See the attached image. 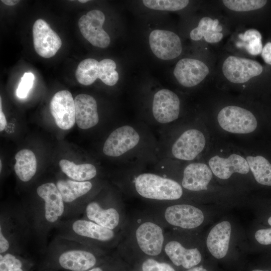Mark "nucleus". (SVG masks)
<instances>
[{
	"label": "nucleus",
	"instance_id": "obj_21",
	"mask_svg": "<svg viewBox=\"0 0 271 271\" xmlns=\"http://www.w3.org/2000/svg\"><path fill=\"white\" fill-rule=\"evenodd\" d=\"M209 72L208 67L202 61L192 58H183L177 62L173 73L181 85L191 87L202 82Z\"/></svg>",
	"mask_w": 271,
	"mask_h": 271
},
{
	"label": "nucleus",
	"instance_id": "obj_46",
	"mask_svg": "<svg viewBox=\"0 0 271 271\" xmlns=\"http://www.w3.org/2000/svg\"><path fill=\"white\" fill-rule=\"evenodd\" d=\"M2 161L1 160L0 161V169H1V172L2 171Z\"/></svg>",
	"mask_w": 271,
	"mask_h": 271
},
{
	"label": "nucleus",
	"instance_id": "obj_6",
	"mask_svg": "<svg viewBox=\"0 0 271 271\" xmlns=\"http://www.w3.org/2000/svg\"><path fill=\"white\" fill-rule=\"evenodd\" d=\"M146 212L164 228L169 227L192 229L204 221L203 212L188 204L164 205L163 203L148 207Z\"/></svg>",
	"mask_w": 271,
	"mask_h": 271
},
{
	"label": "nucleus",
	"instance_id": "obj_8",
	"mask_svg": "<svg viewBox=\"0 0 271 271\" xmlns=\"http://www.w3.org/2000/svg\"><path fill=\"white\" fill-rule=\"evenodd\" d=\"M136 192L143 198L168 201L179 199L183 195L182 186L176 181L158 175L144 173L133 181Z\"/></svg>",
	"mask_w": 271,
	"mask_h": 271
},
{
	"label": "nucleus",
	"instance_id": "obj_41",
	"mask_svg": "<svg viewBox=\"0 0 271 271\" xmlns=\"http://www.w3.org/2000/svg\"><path fill=\"white\" fill-rule=\"evenodd\" d=\"M186 271H209L202 266H195L192 268L188 269Z\"/></svg>",
	"mask_w": 271,
	"mask_h": 271
},
{
	"label": "nucleus",
	"instance_id": "obj_19",
	"mask_svg": "<svg viewBox=\"0 0 271 271\" xmlns=\"http://www.w3.org/2000/svg\"><path fill=\"white\" fill-rule=\"evenodd\" d=\"M180 106V99L176 93L167 89H161L154 96L153 116L161 123L172 122L178 118Z\"/></svg>",
	"mask_w": 271,
	"mask_h": 271
},
{
	"label": "nucleus",
	"instance_id": "obj_25",
	"mask_svg": "<svg viewBox=\"0 0 271 271\" xmlns=\"http://www.w3.org/2000/svg\"><path fill=\"white\" fill-rule=\"evenodd\" d=\"M231 230L229 222L223 221L216 224L209 232L206 245L214 257L220 259L226 255L229 248Z\"/></svg>",
	"mask_w": 271,
	"mask_h": 271
},
{
	"label": "nucleus",
	"instance_id": "obj_40",
	"mask_svg": "<svg viewBox=\"0 0 271 271\" xmlns=\"http://www.w3.org/2000/svg\"><path fill=\"white\" fill-rule=\"evenodd\" d=\"M1 1L5 5L10 6H14L20 2L18 0H2Z\"/></svg>",
	"mask_w": 271,
	"mask_h": 271
},
{
	"label": "nucleus",
	"instance_id": "obj_33",
	"mask_svg": "<svg viewBox=\"0 0 271 271\" xmlns=\"http://www.w3.org/2000/svg\"><path fill=\"white\" fill-rule=\"evenodd\" d=\"M224 6L228 9L236 12H246L259 9L267 3L264 0H224Z\"/></svg>",
	"mask_w": 271,
	"mask_h": 271
},
{
	"label": "nucleus",
	"instance_id": "obj_12",
	"mask_svg": "<svg viewBox=\"0 0 271 271\" xmlns=\"http://www.w3.org/2000/svg\"><path fill=\"white\" fill-rule=\"evenodd\" d=\"M105 19L102 12L93 10L81 17L78 27L82 36L93 46L105 48L110 44V38L102 28Z\"/></svg>",
	"mask_w": 271,
	"mask_h": 271
},
{
	"label": "nucleus",
	"instance_id": "obj_3",
	"mask_svg": "<svg viewBox=\"0 0 271 271\" xmlns=\"http://www.w3.org/2000/svg\"><path fill=\"white\" fill-rule=\"evenodd\" d=\"M165 228L146 211L127 217L116 248L117 253L147 258L160 257L163 253Z\"/></svg>",
	"mask_w": 271,
	"mask_h": 271
},
{
	"label": "nucleus",
	"instance_id": "obj_29",
	"mask_svg": "<svg viewBox=\"0 0 271 271\" xmlns=\"http://www.w3.org/2000/svg\"><path fill=\"white\" fill-rule=\"evenodd\" d=\"M35 265L34 261L26 255L0 253V271H32Z\"/></svg>",
	"mask_w": 271,
	"mask_h": 271
},
{
	"label": "nucleus",
	"instance_id": "obj_34",
	"mask_svg": "<svg viewBox=\"0 0 271 271\" xmlns=\"http://www.w3.org/2000/svg\"><path fill=\"white\" fill-rule=\"evenodd\" d=\"M141 269L142 271H176L169 263L151 257L143 259Z\"/></svg>",
	"mask_w": 271,
	"mask_h": 271
},
{
	"label": "nucleus",
	"instance_id": "obj_1",
	"mask_svg": "<svg viewBox=\"0 0 271 271\" xmlns=\"http://www.w3.org/2000/svg\"><path fill=\"white\" fill-rule=\"evenodd\" d=\"M34 197L23 206L30 226L32 237L42 254L46 249L49 233L64 219L65 207L56 183L38 185Z\"/></svg>",
	"mask_w": 271,
	"mask_h": 271
},
{
	"label": "nucleus",
	"instance_id": "obj_18",
	"mask_svg": "<svg viewBox=\"0 0 271 271\" xmlns=\"http://www.w3.org/2000/svg\"><path fill=\"white\" fill-rule=\"evenodd\" d=\"M163 253L173 264L187 269L198 265L202 259L201 254L197 248L186 247L179 240L171 238L166 232Z\"/></svg>",
	"mask_w": 271,
	"mask_h": 271
},
{
	"label": "nucleus",
	"instance_id": "obj_7",
	"mask_svg": "<svg viewBox=\"0 0 271 271\" xmlns=\"http://www.w3.org/2000/svg\"><path fill=\"white\" fill-rule=\"evenodd\" d=\"M82 216L83 218L116 231H122L127 218L123 203L108 196L93 198Z\"/></svg>",
	"mask_w": 271,
	"mask_h": 271
},
{
	"label": "nucleus",
	"instance_id": "obj_27",
	"mask_svg": "<svg viewBox=\"0 0 271 271\" xmlns=\"http://www.w3.org/2000/svg\"><path fill=\"white\" fill-rule=\"evenodd\" d=\"M15 159L14 170L19 179L23 183L30 182L37 172V163L34 153L30 150L23 149L16 154Z\"/></svg>",
	"mask_w": 271,
	"mask_h": 271
},
{
	"label": "nucleus",
	"instance_id": "obj_36",
	"mask_svg": "<svg viewBox=\"0 0 271 271\" xmlns=\"http://www.w3.org/2000/svg\"><path fill=\"white\" fill-rule=\"evenodd\" d=\"M255 238L262 245L271 244V228L260 229L256 231Z\"/></svg>",
	"mask_w": 271,
	"mask_h": 271
},
{
	"label": "nucleus",
	"instance_id": "obj_30",
	"mask_svg": "<svg viewBox=\"0 0 271 271\" xmlns=\"http://www.w3.org/2000/svg\"><path fill=\"white\" fill-rule=\"evenodd\" d=\"M246 160L256 181L271 186V164L262 156H248Z\"/></svg>",
	"mask_w": 271,
	"mask_h": 271
},
{
	"label": "nucleus",
	"instance_id": "obj_32",
	"mask_svg": "<svg viewBox=\"0 0 271 271\" xmlns=\"http://www.w3.org/2000/svg\"><path fill=\"white\" fill-rule=\"evenodd\" d=\"M187 0H144L147 8L160 11H176L185 8L189 4Z\"/></svg>",
	"mask_w": 271,
	"mask_h": 271
},
{
	"label": "nucleus",
	"instance_id": "obj_22",
	"mask_svg": "<svg viewBox=\"0 0 271 271\" xmlns=\"http://www.w3.org/2000/svg\"><path fill=\"white\" fill-rule=\"evenodd\" d=\"M208 164L212 173L223 180L229 178L234 173L246 174L250 170L246 160L236 154L227 158L215 156L209 160Z\"/></svg>",
	"mask_w": 271,
	"mask_h": 271
},
{
	"label": "nucleus",
	"instance_id": "obj_37",
	"mask_svg": "<svg viewBox=\"0 0 271 271\" xmlns=\"http://www.w3.org/2000/svg\"><path fill=\"white\" fill-rule=\"evenodd\" d=\"M112 257V256L110 255L103 262L87 271H110Z\"/></svg>",
	"mask_w": 271,
	"mask_h": 271
},
{
	"label": "nucleus",
	"instance_id": "obj_9",
	"mask_svg": "<svg viewBox=\"0 0 271 271\" xmlns=\"http://www.w3.org/2000/svg\"><path fill=\"white\" fill-rule=\"evenodd\" d=\"M56 185L63 199L65 214L63 219L79 218L88 203L93 184L90 181L79 182L69 178L58 179Z\"/></svg>",
	"mask_w": 271,
	"mask_h": 271
},
{
	"label": "nucleus",
	"instance_id": "obj_38",
	"mask_svg": "<svg viewBox=\"0 0 271 271\" xmlns=\"http://www.w3.org/2000/svg\"><path fill=\"white\" fill-rule=\"evenodd\" d=\"M261 56L266 63L271 65V42H267L262 48Z\"/></svg>",
	"mask_w": 271,
	"mask_h": 271
},
{
	"label": "nucleus",
	"instance_id": "obj_17",
	"mask_svg": "<svg viewBox=\"0 0 271 271\" xmlns=\"http://www.w3.org/2000/svg\"><path fill=\"white\" fill-rule=\"evenodd\" d=\"M50 112L57 126L64 130L72 128L75 123L74 100L68 90H61L53 96L50 103Z\"/></svg>",
	"mask_w": 271,
	"mask_h": 271
},
{
	"label": "nucleus",
	"instance_id": "obj_45",
	"mask_svg": "<svg viewBox=\"0 0 271 271\" xmlns=\"http://www.w3.org/2000/svg\"><path fill=\"white\" fill-rule=\"evenodd\" d=\"M251 271H271V270H261V269H255Z\"/></svg>",
	"mask_w": 271,
	"mask_h": 271
},
{
	"label": "nucleus",
	"instance_id": "obj_26",
	"mask_svg": "<svg viewBox=\"0 0 271 271\" xmlns=\"http://www.w3.org/2000/svg\"><path fill=\"white\" fill-rule=\"evenodd\" d=\"M222 27L219 25L217 19L212 20L207 17L202 18L198 26L193 29L190 36L192 40L199 41L202 38L210 43H217L222 40L223 34L221 33Z\"/></svg>",
	"mask_w": 271,
	"mask_h": 271
},
{
	"label": "nucleus",
	"instance_id": "obj_11",
	"mask_svg": "<svg viewBox=\"0 0 271 271\" xmlns=\"http://www.w3.org/2000/svg\"><path fill=\"white\" fill-rule=\"evenodd\" d=\"M217 120L224 130L234 133L245 134L253 131L257 122L250 111L237 106H227L218 113Z\"/></svg>",
	"mask_w": 271,
	"mask_h": 271
},
{
	"label": "nucleus",
	"instance_id": "obj_44",
	"mask_svg": "<svg viewBox=\"0 0 271 271\" xmlns=\"http://www.w3.org/2000/svg\"><path fill=\"white\" fill-rule=\"evenodd\" d=\"M88 1L87 0H79L78 1L80 3H85L86 2H87Z\"/></svg>",
	"mask_w": 271,
	"mask_h": 271
},
{
	"label": "nucleus",
	"instance_id": "obj_20",
	"mask_svg": "<svg viewBox=\"0 0 271 271\" xmlns=\"http://www.w3.org/2000/svg\"><path fill=\"white\" fill-rule=\"evenodd\" d=\"M205 144V138L201 131L196 129H188L174 143L172 153L178 159L192 160L203 151Z\"/></svg>",
	"mask_w": 271,
	"mask_h": 271
},
{
	"label": "nucleus",
	"instance_id": "obj_15",
	"mask_svg": "<svg viewBox=\"0 0 271 271\" xmlns=\"http://www.w3.org/2000/svg\"><path fill=\"white\" fill-rule=\"evenodd\" d=\"M152 52L158 58L168 60L178 57L182 50L180 38L175 33L164 30H155L149 36Z\"/></svg>",
	"mask_w": 271,
	"mask_h": 271
},
{
	"label": "nucleus",
	"instance_id": "obj_13",
	"mask_svg": "<svg viewBox=\"0 0 271 271\" xmlns=\"http://www.w3.org/2000/svg\"><path fill=\"white\" fill-rule=\"evenodd\" d=\"M262 70V66L257 61L234 56L228 57L222 65L224 76L234 83H245L259 75Z\"/></svg>",
	"mask_w": 271,
	"mask_h": 271
},
{
	"label": "nucleus",
	"instance_id": "obj_43",
	"mask_svg": "<svg viewBox=\"0 0 271 271\" xmlns=\"http://www.w3.org/2000/svg\"><path fill=\"white\" fill-rule=\"evenodd\" d=\"M40 271H59V270H56L50 269H43Z\"/></svg>",
	"mask_w": 271,
	"mask_h": 271
},
{
	"label": "nucleus",
	"instance_id": "obj_42",
	"mask_svg": "<svg viewBox=\"0 0 271 271\" xmlns=\"http://www.w3.org/2000/svg\"><path fill=\"white\" fill-rule=\"evenodd\" d=\"M267 222L268 224L271 226V216H270L267 219Z\"/></svg>",
	"mask_w": 271,
	"mask_h": 271
},
{
	"label": "nucleus",
	"instance_id": "obj_5",
	"mask_svg": "<svg viewBox=\"0 0 271 271\" xmlns=\"http://www.w3.org/2000/svg\"><path fill=\"white\" fill-rule=\"evenodd\" d=\"M32 237L29 222L23 206H2L0 210V253L25 254Z\"/></svg>",
	"mask_w": 271,
	"mask_h": 271
},
{
	"label": "nucleus",
	"instance_id": "obj_10",
	"mask_svg": "<svg viewBox=\"0 0 271 271\" xmlns=\"http://www.w3.org/2000/svg\"><path fill=\"white\" fill-rule=\"evenodd\" d=\"M116 67L115 62L110 59L98 61L93 58H87L78 64L75 77L77 81L83 85H90L98 78L105 84L113 86L119 78Z\"/></svg>",
	"mask_w": 271,
	"mask_h": 271
},
{
	"label": "nucleus",
	"instance_id": "obj_2",
	"mask_svg": "<svg viewBox=\"0 0 271 271\" xmlns=\"http://www.w3.org/2000/svg\"><path fill=\"white\" fill-rule=\"evenodd\" d=\"M109 253L55 235L42 254L38 268L39 271H87L105 261Z\"/></svg>",
	"mask_w": 271,
	"mask_h": 271
},
{
	"label": "nucleus",
	"instance_id": "obj_28",
	"mask_svg": "<svg viewBox=\"0 0 271 271\" xmlns=\"http://www.w3.org/2000/svg\"><path fill=\"white\" fill-rule=\"evenodd\" d=\"M61 171L70 179L83 182L90 181L97 175V170L92 164H75L68 160L62 159L59 162Z\"/></svg>",
	"mask_w": 271,
	"mask_h": 271
},
{
	"label": "nucleus",
	"instance_id": "obj_39",
	"mask_svg": "<svg viewBox=\"0 0 271 271\" xmlns=\"http://www.w3.org/2000/svg\"><path fill=\"white\" fill-rule=\"evenodd\" d=\"M7 125L6 116L2 110V99L0 101V130L3 131Z\"/></svg>",
	"mask_w": 271,
	"mask_h": 271
},
{
	"label": "nucleus",
	"instance_id": "obj_16",
	"mask_svg": "<svg viewBox=\"0 0 271 271\" xmlns=\"http://www.w3.org/2000/svg\"><path fill=\"white\" fill-rule=\"evenodd\" d=\"M140 140L139 134L132 126H120L113 130L107 138L103 152L107 156L119 157L136 147Z\"/></svg>",
	"mask_w": 271,
	"mask_h": 271
},
{
	"label": "nucleus",
	"instance_id": "obj_31",
	"mask_svg": "<svg viewBox=\"0 0 271 271\" xmlns=\"http://www.w3.org/2000/svg\"><path fill=\"white\" fill-rule=\"evenodd\" d=\"M240 41L236 43L238 48H244L251 55H257L261 53L262 45L261 36L257 30L253 29L246 31L238 35Z\"/></svg>",
	"mask_w": 271,
	"mask_h": 271
},
{
	"label": "nucleus",
	"instance_id": "obj_4",
	"mask_svg": "<svg viewBox=\"0 0 271 271\" xmlns=\"http://www.w3.org/2000/svg\"><path fill=\"white\" fill-rule=\"evenodd\" d=\"M56 235L107 252L117 247L121 232L81 218L62 219L54 229Z\"/></svg>",
	"mask_w": 271,
	"mask_h": 271
},
{
	"label": "nucleus",
	"instance_id": "obj_23",
	"mask_svg": "<svg viewBox=\"0 0 271 271\" xmlns=\"http://www.w3.org/2000/svg\"><path fill=\"white\" fill-rule=\"evenodd\" d=\"M75 122L81 129H88L96 125L99 121L96 100L86 94L77 95L74 99Z\"/></svg>",
	"mask_w": 271,
	"mask_h": 271
},
{
	"label": "nucleus",
	"instance_id": "obj_35",
	"mask_svg": "<svg viewBox=\"0 0 271 271\" xmlns=\"http://www.w3.org/2000/svg\"><path fill=\"white\" fill-rule=\"evenodd\" d=\"M34 75L31 72H26L21 78L18 88L17 95L20 98H26L33 85Z\"/></svg>",
	"mask_w": 271,
	"mask_h": 271
},
{
	"label": "nucleus",
	"instance_id": "obj_24",
	"mask_svg": "<svg viewBox=\"0 0 271 271\" xmlns=\"http://www.w3.org/2000/svg\"><path fill=\"white\" fill-rule=\"evenodd\" d=\"M212 177V172L207 165L191 163L183 171L182 186L191 191L206 190Z\"/></svg>",
	"mask_w": 271,
	"mask_h": 271
},
{
	"label": "nucleus",
	"instance_id": "obj_14",
	"mask_svg": "<svg viewBox=\"0 0 271 271\" xmlns=\"http://www.w3.org/2000/svg\"><path fill=\"white\" fill-rule=\"evenodd\" d=\"M33 37L36 52L43 58L53 57L62 46L58 35L42 19L36 20L33 25Z\"/></svg>",
	"mask_w": 271,
	"mask_h": 271
}]
</instances>
